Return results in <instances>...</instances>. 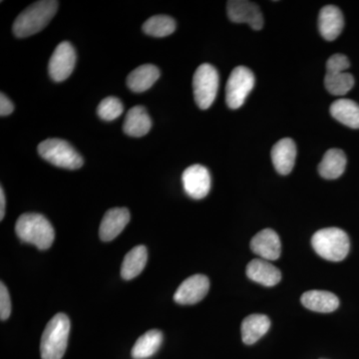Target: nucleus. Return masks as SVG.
Here are the masks:
<instances>
[{"instance_id": "obj_1", "label": "nucleus", "mask_w": 359, "mask_h": 359, "mask_svg": "<svg viewBox=\"0 0 359 359\" xmlns=\"http://www.w3.org/2000/svg\"><path fill=\"white\" fill-rule=\"evenodd\" d=\"M58 1L42 0L32 4L18 16L13 30L18 39H26L43 30L58 9Z\"/></svg>"}, {"instance_id": "obj_2", "label": "nucleus", "mask_w": 359, "mask_h": 359, "mask_svg": "<svg viewBox=\"0 0 359 359\" xmlns=\"http://www.w3.org/2000/svg\"><path fill=\"white\" fill-rule=\"evenodd\" d=\"M15 233L23 243L35 245L41 250L49 249L55 238L50 222L37 212L21 215L15 224Z\"/></svg>"}, {"instance_id": "obj_3", "label": "nucleus", "mask_w": 359, "mask_h": 359, "mask_svg": "<svg viewBox=\"0 0 359 359\" xmlns=\"http://www.w3.org/2000/svg\"><path fill=\"white\" fill-rule=\"evenodd\" d=\"M70 320L65 313H57L45 327L40 344L42 359H62L67 348Z\"/></svg>"}, {"instance_id": "obj_4", "label": "nucleus", "mask_w": 359, "mask_h": 359, "mask_svg": "<svg viewBox=\"0 0 359 359\" xmlns=\"http://www.w3.org/2000/svg\"><path fill=\"white\" fill-rule=\"evenodd\" d=\"M311 245L318 256L330 262H340L348 255L351 243L346 231L339 228H327L316 231Z\"/></svg>"}, {"instance_id": "obj_5", "label": "nucleus", "mask_w": 359, "mask_h": 359, "mask_svg": "<svg viewBox=\"0 0 359 359\" xmlns=\"http://www.w3.org/2000/svg\"><path fill=\"white\" fill-rule=\"evenodd\" d=\"M39 155L54 166L77 170L83 166V158L71 144L62 139H47L39 144Z\"/></svg>"}, {"instance_id": "obj_6", "label": "nucleus", "mask_w": 359, "mask_h": 359, "mask_svg": "<svg viewBox=\"0 0 359 359\" xmlns=\"http://www.w3.org/2000/svg\"><path fill=\"white\" fill-rule=\"evenodd\" d=\"M219 76L218 71L211 65H200L193 78L194 96L200 109L211 107L218 94Z\"/></svg>"}, {"instance_id": "obj_7", "label": "nucleus", "mask_w": 359, "mask_h": 359, "mask_svg": "<svg viewBox=\"0 0 359 359\" xmlns=\"http://www.w3.org/2000/svg\"><path fill=\"white\" fill-rule=\"evenodd\" d=\"M351 66L348 58L344 54H334L328 58L325 86L330 94L335 96L346 95L354 86L353 74L346 72Z\"/></svg>"}, {"instance_id": "obj_8", "label": "nucleus", "mask_w": 359, "mask_h": 359, "mask_svg": "<svg viewBox=\"0 0 359 359\" xmlns=\"http://www.w3.org/2000/svg\"><path fill=\"white\" fill-rule=\"evenodd\" d=\"M255 86V75L245 66H238L231 71L226 87V102L231 109H238Z\"/></svg>"}, {"instance_id": "obj_9", "label": "nucleus", "mask_w": 359, "mask_h": 359, "mask_svg": "<svg viewBox=\"0 0 359 359\" xmlns=\"http://www.w3.org/2000/svg\"><path fill=\"white\" fill-rule=\"evenodd\" d=\"M76 65V51L69 42H61L56 47L50 60L48 71L51 79L55 82L65 81L69 78Z\"/></svg>"}, {"instance_id": "obj_10", "label": "nucleus", "mask_w": 359, "mask_h": 359, "mask_svg": "<svg viewBox=\"0 0 359 359\" xmlns=\"http://www.w3.org/2000/svg\"><path fill=\"white\" fill-rule=\"evenodd\" d=\"M182 182L187 195L195 200L204 199L211 190V175L202 165L187 168L182 175Z\"/></svg>"}, {"instance_id": "obj_11", "label": "nucleus", "mask_w": 359, "mask_h": 359, "mask_svg": "<svg viewBox=\"0 0 359 359\" xmlns=\"http://www.w3.org/2000/svg\"><path fill=\"white\" fill-rule=\"evenodd\" d=\"M228 16L233 22L247 23L252 29L261 30L264 18L259 6L247 0H231L228 2Z\"/></svg>"}, {"instance_id": "obj_12", "label": "nucleus", "mask_w": 359, "mask_h": 359, "mask_svg": "<svg viewBox=\"0 0 359 359\" xmlns=\"http://www.w3.org/2000/svg\"><path fill=\"white\" fill-rule=\"evenodd\" d=\"M210 289V280L204 275H195L180 285L174 294V301L179 304H195L202 301Z\"/></svg>"}, {"instance_id": "obj_13", "label": "nucleus", "mask_w": 359, "mask_h": 359, "mask_svg": "<svg viewBox=\"0 0 359 359\" xmlns=\"http://www.w3.org/2000/svg\"><path fill=\"white\" fill-rule=\"evenodd\" d=\"M250 249L266 261H276L280 257L282 243L275 231L264 229L252 238Z\"/></svg>"}, {"instance_id": "obj_14", "label": "nucleus", "mask_w": 359, "mask_h": 359, "mask_svg": "<svg viewBox=\"0 0 359 359\" xmlns=\"http://www.w3.org/2000/svg\"><path fill=\"white\" fill-rule=\"evenodd\" d=\"M131 219L126 208H114L104 215L99 229V236L103 242H111L117 238Z\"/></svg>"}, {"instance_id": "obj_15", "label": "nucleus", "mask_w": 359, "mask_h": 359, "mask_svg": "<svg viewBox=\"0 0 359 359\" xmlns=\"http://www.w3.org/2000/svg\"><path fill=\"white\" fill-rule=\"evenodd\" d=\"M344 26V15L339 7L327 6L321 8L318 16V29L323 39L334 41L342 32Z\"/></svg>"}, {"instance_id": "obj_16", "label": "nucleus", "mask_w": 359, "mask_h": 359, "mask_svg": "<svg viewBox=\"0 0 359 359\" xmlns=\"http://www.w3.org/2000/svg\"><path fill=\"white\" fill-rule=\"evenodd\" d=\"M297 146L292 139L283 138L271 149V160L278 173L289 175L294 166Z\"/></svg>"}, {"instance_id": "obj_17", "label": "nucleus", "mask_w": 359, "mask_h": 359, "mask_svg": "<svg viewBox=\"0 0 359 359\" xmlns=\"http://www.w3.org/2000/svg\"><path fill=\"white\" fill-rule=\"evenodd\" d=\"M247 276L264 287H273L282 280V273L268 261L263 259H252L247 266Z\"/></svg>"}, {"instance_id": "obj_18", "label": "nucleus", "mask_w": 359, "mask_h": 359, "mask_svg": "<svg viewBox=\"0 0 359 359\" xmlns=\"http://www.w3.org/2000/svg\"><path fill=\"white\" fill-rule=\"evenodd\" d=\"M152 127V120L149 116L147 110L143 106H135L127 113L125 118L123 130L128 136L139 137L145 136Z\"/></svg>"}, {"instance_id": "obj_19", "label": "nucleus", "mask_w": 359, "mask_h": 359, "mask_svg": "<svg viewBox=\"0 0 359 359\" xmlns=\"http://www.w3.org/2000/svg\"><path fill=\"white\" fill-rule=\"evenodd\" d=\"M302 304L309 311L316 313H332L339 308V299L332 292L325 290H309L302 294Z\"/></svg>"}, {"instance_id": "obj_20", "label": "nucleus", "mask_w": 359, "mask_h": 359, "mask_svg": "<svg viewBox=\"0 0 359 359\" xmlns=\"http://www.w3.org/2000/svg\"><path fill=\"white\" fill-rule=\"evenodd\" d=\"M160 77V70L155 65L139 66L127 77V86L135 93L147 91Z\"/></svg>"}, {"instance_id": "obj_21", "label": "nucleus", "mask_w": 359, "mask_h": 359, "mask_svg": "<svg viewBox=\"0 0 359 359\" xmlns=\"http://www.w3.org/2000/svg\"><path fill=\"white\" fill-rule=\"evenodd\" d=\"M346 156L339 149H330L318 165V173L323 178L334 180L339 178L346 171Z\"/></svg>"}, {"instance_id": "obj_22", "label": "nucleus", "mask_w": 359, "mask_h": 359, "mask_svg": "<svg viewBox=\"0 0 359 359\" xmlns=\"http://www.w3.org/2000/svg\"><path fill=\"white\" fill-rule=\"evenodd\" d=\"M271 327V320L264 314H250L242 323V339L248 346L256 344Z\"/></svg>"}, {"instance_id": "obj_23", "label": "nucleus", "mask_w": 359, "mask_h": 359, "mask_svg": "<svg viewBox=\"0 0 359 359\" xmlns=\"http://www.w3.org/2000/svg\"><path fill=\"white\" fill-rule=\"evenodd\" d=\"M330 114L349 128L359 129V105L351 99H339L330 106Z\"/></svg>"}, {"instance_id": "obj_24", "label": "nucleus", "mask_w": 359, "mask_h": 359, "mask_svg": "<svg viewBox=\"0 0 359 359\" xmlns=\"http://www.w3.org/2000/svg\"><path fill=\"white\" fill-rule=\"evenodd\" d=\"M148 262V252L145 245H137L124 257L121 266V276L129 280L140 275Z\"/></svg>"}, {"instance_id": "obj_25", "label": "nucleus", "mask_w": 359, "mask_h": 359, "mask_svg": "<svg viewBox=\"0 0 359 359\" xmlns=\"http://www.w3.org/2000/svg\"><path fill=\"white\" fill-rule=\"evenodd\" d=\"M162 342L163 334L160 330H149L135 342L131 351L132 358L134 359L151 358L159 351Z\"/></svg>"}, {"instance_id": "obj_26", "label": "nucleus", "mask_w": 359, "mask_h": 359, "mask_svg": "<svg viewBox=\"0 0 359 359\" xmlns=\"http://www.w3.org/2000/svg\"><path fill=\"white\" fill-rule=\"evenodd\" d=\"M144 33L153 37H166L176 30V22L168 15H155L142 26Z\"/></svg>"}, {"instance_id": "obj_27", "label": "nucleus", "mask_w": 359, "mask_h": 359, "mask_svg": "<svg viewBox=\"0 0 359 359\" xmlns=\"http://www.w3.org/2000/svg\"><path fill=\"white\" fill-rule=\"evenodd\" d=\"M124 112V105L116 97H107L103 99L97 108L99 117L104 121H113Z\"/></svg>"}, {"instance_id": "obj_28", "label": "nucleus", "mask_w": 359, "mask_h": 359, "mask_svg": "<svg viewBox=\"0 0 359 359\" xmlns=\"http://www.w3.org/2000/svg\"><path fill=\"white\" fill-rule=\"evenodd\" d=\"M11 301L8 290L4 283L0 285V318L1 320H6L11 316Z\"/></svg>"}, {"instance_id": "obj_29", "label": "nucleus", "mask_w": 359, "mask_h": 359, "mask_svg": "<svg viewBox=\"0 0 359 359\" xmlns=\"http://www.w3.org/2000/svg\"><path fill=\"white\" fill-rule=\"evenodd\" d=\"M14 106L11 102V99L8 98L4 93L0 94V115L4 116L11 115L13 112Z\"/></svg>"}, {"instance_id": "obj_30", "label": "nucleus", "mask_w": 359, "mask_h": 359, "mask_svg": "<svg viewBox=\"0 0 359 359\" xmlns=\"http://www.w3.org/2000/svg\"><path fill=\"white\" fill-rule=\"evenodd\" d=\"M6 215V195H4V188H0V219H4Z\"/></svg>"}]
</instances>
